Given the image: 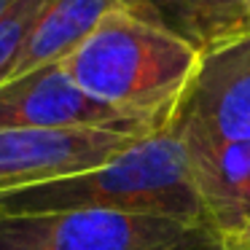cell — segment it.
<instances>
[{
	"mask_svg": "<svg viewBox=\"0 0 250 250\" xmlns=\"http://www.w3.org/2000/svg\"><path fill=\"white\" fill-rule=\"evenodd\" d=\"M202 51L162 24L116 6L62 60L97 103L143 132L169 129L196 76Z\"/></svg>",
	"mask_w": 250,
	"mask_h": 250,
	"instance_id": "cell-1",
	"label": "cell"
},
{
	"mask_svg": "<svg viewBox=\"0 0 250 250\" xmlns=\"http://www.w3.org/2000/svg\"><path fill=\"white\" fill-rule=\"evenodd\" d=\"M38 210H116L205 223L172 129L140 137L97 167L0 194V212Z\"/></svg>",
	"mask_w": 250,
	"mask_h": 250,
	"instance_id": "cell-2",
	"label": "cell"
},
{
	"mask_svg": "<svg viewBox=\"0 0 250 250\" xmlns=\"http://www.w3.org/2000/svg\"><path fill=\"white\" fill-rule=\"evenodd\" d=\"M205 237H218L207 223L143 212H0V250H175Z\"/></svg>",
	"mask_w": 250,
	"mask_h": 250,
	"instance_id": "cell-3",
	"label": "cell"
},
{
	"mask_svg": "<svg viewBox=\"0 0 250 250\" xmlns=\"http://www.w3.org/2000/svg\"><path fill=\"white\" fill-rule=\"evenodd\" d=\"M0 129H108L153 135L89 97L62 62L35 67L0 83Z\"/></svg>",
	"mask_w": 250,
	"mask_h": 250,
	"instance_id": "cell-4",
	"label": "cell"
},
{
	"mask_svg": "<svg viewBox=\"0 0 250 250\" xmlns=\"http://www.w3.org/2000/svg\"><path fill=\"white\" fill-rule=\"evenodd\" d=\"M140 137L108 129H0V194L97 167Z\"/></svg>",
	"mask_w": 250,
	"mask_h": 250,
	"instance_id": "cell-5",
	"label": "cell"
},
{
	"mask_svg": "<svg viewBox=\"0 0 250 250\" xmlns=\"http://www.w3.org/2000/svg\"><path fill=\"white\" fill-rule=\"evenodd\" d=\"M169 129L180 140L205 223L237 245L250 226V143L221 140L188 121H172Z\"/></svg>",
	"mask_w": 250,
	"mask_h": 250,
	"instance_id": "cell-6",
	"label": "cell"
},
{
	"mask_svg": "<svg viewBox=\"0 0 250 250\" xmlns=\"http://www.w3.org/2000/svg\"><path fill=\"white\" fill-rule=\"evenodd\" d=\"M175 121L231 143H250V33L202 51Z\"/></svg>",
	"mask_w": 250,
	"mask_h": 250,
	"instance_id": "cell-7",
	"label": "cell"
},
{
	"mask_svg": "<svg viewBox=\"0 0 250 250\" xmlns=\"http://www.w3.org/2000/svg\"><path fill=\"white\" fill-rule=\"evenodd\" d=\"M119 6L162 24L199 51L250 33V0H119Z\"/></svg>",
	"mask_w": 250,
	"mask_h": 250,
	"instance_id": "cell-8",
	"label": "cell"
},
{
	"mask_svg": "<svg viewBox=\"0 0 250 250\" xmlns=\"http://www.w3.org/2000/svg\"><path fill=\"white\" fill-rule=\"evenodd\" d=\"M116 6L119 0H43L14 76L62 62Z\"/></svg>",
	"mask_w": 250,
	"mask_h": 250,
	"instance_id": "cell-9",
	"label": "cell"
},
{
	"mask_svg": "<svg viewBox=\"0 0 250 250\" xmlns=\"http://www.w3.org/2000/svg\"><path fill=\"white\" fill-rule=\"evenodd\" d=\"M41 8L43 0H17L11 8L0 14V83L8 81L17 70V62Z\"/></svg>",
	"mask_w": 250,
	"mask_h": 250,
	"instance_id": "cell-10",
	"label": "cell"
},
{
	"mask_svg": "<svg viewBox=\"0 0 250 250\" xmlns=\"http://www.w3.org/2000/svg\"><path fill=\"white\" fill-rule=\"evenodd\" d=\"M175 250H250L242 248V245H231V242H223L221 237H205V239H196V242H186Z\"/></svg>",
	"mask_w": 250,
	"mask_h": 250,
	"instance_id": "cell-11",
	"label": "cell"
},
{
	"mask_svg": "<svg viewBox=\"0 0 250 250\" xmlns=\"http://www.w3.org/2000/svg\"><path fill=\"white\" fill-rule=\"evenodd\" d=\"M237 245H242V248H250V226L245 229V234L239 237V242H237Z\"/></svg>",
	"mask_w": 250,
	"mask_h": 250,
	"instance_id": "cell-12",
	"label": "cell"
},
{
	"mask_svg": "<svg viewBox=\"0 0 250 250\" xmlns=\"http://www.w3.org/2000/svg\"><path fill=\"white\" fill-rule=\"evenodd\" d=\"M14 3H17V0H0V14L6 11V8H11Z\"/></svg>",
	"mask_w": 250,
	"mask_h": 250,
	"instance_id": "cell-13",
	"label": "cell"
},
{
	"mask_svg": "<svg viewBox=\"0 0 250 250\" xmlns=\"http://www.w3.org/2000/svg\"><path fill=\"white\" fill-rule=\"evenodd\" d=\"M248 11H250V6H248Z\"/></svg>",
	"mask_w": 250,
	"mask_h": 250,
	"instance_id": "cell-14",
	"label": "cell"
}]
</instances>
